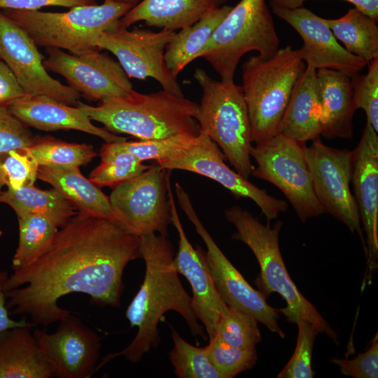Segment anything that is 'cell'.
Here are the masks:
<instances>
[{
	"instance_id": "obj_1",
	"label": "cell",
	"mask_w": 378,
	"mask_h": 378,
	"mask_svg": "<svg viewBox=\"0 0 378 378\" xmlns=\"http://www.w3.org/2000/svg\"><path fill=\"white\" fill-rule=\"evenodd\" d=\"M141 258L139 236L116 220L79 211L46 246L13 270L4 284L6 306L10 314L25 315L45 328L71 313L58 304L70 293L118 307L125 268Z\"/></svg>"
},
{
	"instance_id": "obj_2",
	"label": "cell",
	"mask_w": 378,
	"mask_h": 378,
	"mask_svg": "<svg viewBox=\"0 0 378 378\" xmlns=\"http://www.w3.org/2000/svg\"><path fill=\"white\" fill-rule=\"evenodd\" d=\"M140 237L141 255L145 262L143 283L130 303L125 316L131 327L137 328L132 342L122 350L106 355L99 363L97 371L106 363L124 356L132 363L160 342L158 325L168 311H175L186 321L193 336L206 338L204 326L197 321L192 303L175 270L174 249L167 235L150 233Z\"/></svg>"
},
{
	"instance_id": "obj_3",
	"label": "cell",
	"mask_w": 378,
	"mask_h": 378,
	"mask_svg": "<svg viewBox=\"0 0 378 378\" xmlns=\"http://www.w3.org/2000/svg\"><path fill=\"white\" fill-rule=\"evenodd\" d=\"M77 106L108 131L140 140L178 134L197 136L200 133L195 119L199 104L164 89L148 94L132 90L126 96L105 99L96 106L80 101Z\"/></svg>"
},
{
	"instance_id": "obj_4",
	"label": "cell",
	"mask_w": 378,
	"mask_h": 378,
	"mask_svg": "<svg viewBox=\"0 0 378 378\" xmlns=\"http://www.w3.org/2000/svg\"><path fill=\"white\" fill-rule=\"evenodd\" d=\"M225 218L237 229L232 238L246 244L255 255L260 266L255 283L265 297L278 293L285 300L286 306L278 309L286 320L296 323L304 319L314 325L319 332L325 333L339 344V336L322 317L316 307L297 288L289 276L282 258L279 235L282 227L281 220L272 227L262 223L248 211L239 206L227 209Z\"/></svg>"
},
{
	"instance_id": "obj_5",
	"label": "cell",
	"mask_w": 378,
	"mask_h": 378,
	"mask_svg": "<svg viewBox=\"0 0 378 378\" xmlns=\"http://www.w3.org/2000/svg\"><path fill=\"white\" fill-rule=\"evenodd\" d=\"M306 68L299 49L287 46L270 58L250 56L244 62L241 88L255 144L278 133L293 88Z\"/></svg>"
},
{
	"instance_id": "obj_6",
	"label": "cell",
	"mask_w": 378,
	"mask_h": 378,
	"mask_svg": "<svg viewBox=\"0 0 378 378\" xmlns=\"http://www.w3.org/2000/svg\"><path fill=\"white\" fill-rule=\"evenodd\" d=\"M134 6L113 0L71 8L62 13L3 9L38 46L80 55L97 48L100 35L116 26Z\"/></svg>"
},
{
	"instance_id": "obj_7",
	"label": "cell",
	"mask_w": 378,
	"mask_h": 378,
	"mask_svg": "<svg viewBox=\"0 0 378 378\" xmlns=\"http://www.w3.org/2000/svg\"><path fill=\"white\" fill-rule=\"evenodd\" d=\"M193 77L202 90L195 119L200 132L221 150L235 171L248 179L253 166L248 110L241 86L232 81L218 80L202 68Z\"/></svg>"
},
{
	"instance_id": "obj_8",
	"label": "cell",
	"mask_w": 378,
	"mask_h": 378,
	"mask_svg": "<svg viewBox=\"0 0 378 378\" xmlns=\"http://www.w3.org/2000/svg\"><path fill=\"white\" fill-rule=\"evenodd\" d=\"M279 38L265 0H240L232 7L200 52L225 81L234 80L237 65L254 50L270 58L279 50Z\"/></svg>"
},
{
	"instance_id": "obj_9",
	"label": "cell",
	"mask_w": 378,
	"mask_h": 378,
	"mask_svg": "<svg viewBox=\"0 0 378 378\" xmlns=\"http://www.w3.org/2000/svg\"><path fill=\"white\" fill-rule=\"evenodd\" d=\"M305 146L277 133L250 150L257 163L251 175L276 186L302 223L326 213L314 190Z\"/></svg>"
},
{
	"instance_id": "obj_10",
	"label": "cell",
	"mask_w": 378,
	"mask_h": 378,
	"mask_svg": "<svg viewBox=\"0 0 378 378\" xmlns=\"http://www.w3.org/2000/svg\"><path fill=\"white\" fill-rule=\"evenodd\" d=\"M175 191L181 209L193 224L206 246V262L214 285L223 302L229 307L252 316L280 337H286V333L277 323L279 309L270 306L266 302L265 295L254 289L226 258L199 219L189 195L178 183H175Z\"/></svg>"
},
{
	"instance_id": "obj_11",
	"label": "cell",
	"mask_w": 378,
	"mask_h": 378,
	"mask_svg": "<svg viewBox=\"0 0 378 378\" xmlns=\"http://www.w3.org/2000/svg\"><path fill=\"white\" fill-rule=\"evenodd\" d=\"M167 173L155 162L113 188L108 198L115 219L130 232L139 237L150 233L167 235L171 213Z\"/></svg>"
},
{
	"instance_id": "obj_12",
	"label": "cell",
	"mask_w": 378,
	"mask_h": 378,
	"mask_svg": "<svg viewBox=\"0 0 378 378\" xmlns=\"http://www.w3.org/2000/svg\"><path fill=\"white\" fill-rule=\"evenodd\" d=\"M175 33L167 29L129 30L120 20L116 26L100 35L96 46L99 50L111 52L130 78H152L162 89L184 96L177 78L171 74L164 62L166 46Z\"/></svg>"
},
{
	"instance_id": "obj_13",
	"label": "cell",
	"mask_w": 378,
	"mask_h": 378,
	"mask_svg": "<svg viewBox=\"0 0 378 378\" xmlns=\"http://www.w3.org/2000/svg\"><path fill=\"white\" fill-rule=\"evenodd\" d=\"M304 153L315 195L325 212L356 232L365 250L358 208L349 187L351 151L328 146L319 137L305 146Z\"/></svg>"
},
{
	"instance_id": "obj_14",
	"label": "cell",
	"mask_w": 378,
	"mask_h": 378,
	"mask_svg": "<svg viewBox=\"0 0 378 378\" xmlns=\"http://www.w3.org/2000/svg\"><path fill=\"white\" fill-rule=\"evenodd\" d=\"M43 65L63 76L69 85L92 101L127 95L133 89L130 78L118 61L94 49L76 55L48 48Z\"/></svg>"
},
{
	"instance_id": "obj_15",
	"label": "cell",
	"mask_w": 378,
	"mask_h": 378,
	"mask_svg": "<svg viewBox=\"0 0 378 378\" xmlns=\"http://www.w3.org/2000/svg\"><path fill=\"white\" fill-rule=\"evenodd\" d=\"M0 59L13 73L26 94L52 97L77 106L81 95L55 79L43 65L45 57L29 35L0 10Z\"/></svg>"
},
{
	"instance_id": "obj_16",
	"label": "cell",
	"mask_w": 378,
	"mask_h": 378,
	"mask_svg": "<svg viewBox=\"0 0 378 378\" xmlns=\"http://www.w3.org/2000/svg\"><path fill=\"white\" fill-rule=\"evenodd\" d=\"M56 330H33L36 342L57 378H89L100 358L98 334L71 313L58 321Z\"/></svg>"
},
{
	"instance_id": "obj_17",
	"label": "cell",
	"mask_w": 378,
	"mask_h": 378,
	"mask_svg": "<svg viewBox=\"0 0 378 378\" xmlns=\"http://www.w3.org/2000/svg\"><path fill=\"white\" fill-rule=\"evenodd\" d=\"M224 154L204 133L200 132L197 144L180 157L156 162L164 169H180L198 174L218 182L237 197L253 200L265 215L267 223L288 209V203L260 189L225 163Z\"/></svg>"
},
{
	"instance_id": "obj_18",
	"label": "cell",
	"mask_w": 378,
	"mask_h": 378,
	"mask_svg": "<svg viewBox=\"0 0 378 378\" xmlns=\"http://www.w3.org/2000/svg\"><path fill=\"white\" fill-rule=\"evenodd\" d=\"M170 171L167 173V191L171 213V223L178 235V249L173 265L191 286L192 303L195 314L206 329L209 340L215 336V330L221 312L227 306L218 293L211 278L205 253L199 246L195 248L189 241L180 221L170 182Z\"/></svg>"
},
{
	"instance_id": "obj_19",
	"label": "cell",
	"mask_w": 378,
	"mask_h": 378,
	"mask_svg": "<svg viewBox=\"0 0 378 378\" xmlns=\"http://www.w3.org/2000/svg\"><path fill=\"white\" fill-rule=\"evenodd\" d=\"M272 11L292 27L300 36V48L306 66L315 69H329L349 76L359 74L368 62L341 46L321 18L305 7L290 9L272 6Z\"/></svg>"
},
{
	"instance_id": "obj_20",
	"label": "cell",
	"mask_w": 378,
	"mask_h": 378,
	"mask_svg": "<svg viewBox=\"0 0 378 378\" xmlns=\"http://www.w3.org/2000/svg\"><path fill=\"white\" fill-rule=\"evenodd\" d=\"M366 121L362 136L351 154V182L365 234L369 276L378 259V136Z\"/></svg>"
},
{
	"instance_id": "obj_21",
	"label": "cell",
	"mask_w": 378,
	"mask_h": 378,
	"mask_svg": "<svg viewBox=\"0 0 378 378\" xmlns=\"http://www.w3.org/2000/svg\"><path fill=\"white\" fill-rule=\"evenodd\" d=\"M7 106L28 127L40 130H74L98 136L105 143L126 141L125 137L94 125L78 106L69 105L46 95L25 94Z\"/></svg>"
},
{
	"instance_id": "obj_22",
	"label": "cell",
	"mask_w": 378,
	"mask_h": 378,
	"mask_svg": "<svg viewBox=\"0 0 378 378\" xmlns=\"http://www.w3.org/2000/svg\"><path fill=\"white\" fill-rule=\"evenodd\" d=\"M323 131L316 69L306 66L297 80L278 133L300 143L319 138Z\"/></svg>"
},
{
	"instance_id": "obj_23",
	"label": "cell",
	"mask_w": 378,
	"mask_h": 378,
	"mask_svg": "<svg viewBox=\"0 0 378 378\" xmlns=\"http://www.w3.org/2000/svg\"><path fill=\"white\" fill-rule=\"evenodd\" d=\"M316 78L322 113L321 135L328 139H351L356 111L350 76L338 71L321 69L316 70Z\"/></svg>"
},
{
	"instance_id": "obj_24",
	"label": "cell",
	"mask_w": 378,
	"mask_h": 378,
	"mask_svg": "<svg viewBox=\"0 0 378 378\" xmlns=\"http://www.w3.org/2000/svg\"><path fill=\"white\" fill-rule=\"evenodd\" d=\"M226 0H141L120 19L125 27L144 22L149 27L176 31L190 26Z\"/></svg>"
},
{
	"instance_id": "obj_25",
	"label": "cell",
	"mask_w": 378,
	"mask_h": 378,
	"mask_svg": "<svg viewBox=\"0 0 378 378\" xmlns=\"http://www.w3.org/2000/svg\"><path fill=\"white\" fill-rule=\"evenodd\" d=\"M17 326L0 333V378H50L52 368L31 330Z\"/></svg>"
},
{
	"instance_id": "obj_26",
	"label": "cell",
	"mask_w": 378,
	"mask_h": 378,
	"mask_svg": "<svg viewBox=\"0 0 378 378\" xmlns=\"http://www.w3.org/2000/svg\"><path fill=\"white\" fill-rule=\"evenodd\" d=\"M37 178L59 190L78 211L115 220L108 197L89 178L85 177L79 167L39 166Z\"/></svg>"
},
{
	"instance_id": "obj_27",
	"label": "cell",
	"mask_w": 378,
	"mask_h": 378,
	"mask_svg": "<svg viewBox=\"0 0 378 378\" xmlns=\"http://www.w3.org/2000/svg\"><path fill=\"white\" fill-rule=\"evenodd\" d=\"M232 6L223 5L216 8L195 23L179 29L167 45L164 62L171 74H178L193 60L198 59L215 29L227 15Z\"/></svg>"
},
{
	"instance_id": "obj_28",
	"label": "cell",
	"mask_w": 378,
	"mask_h": 378,
	"mask_svg": "<svg viewBox=\"0 0 378 378\" xmlns=\"http://www.w3.org/2000/svg\"><path fill=\"white\" fill-rule=\"evenodd\" d=\"M0 203L10 206L17 217L34 214L44 216L59 228L76 214V208L56 188L41 190L34 185L0 192Z\"/></svg>"
},
{
	"instance_id": "obj_29",
	"label": "cell",
	"mask_w": 378,
	"mask_h": 378,
	"mask_svg": "<svg viewBox=\"0 0 378 378\" xmlns=\"http://www.w3.org/2000/svg\"><path fill=\"white\" fill-rule=\"evenodd\" d=\"M349 52L368 62L378 57L377 22L354 7L337 19L323 18Z\"/></svg>"
},
{
	"instance_id": "obj_30",
	"label": "cell",
	"mask_w": 378,
	"mask_h": 378,
	"mask_svg": "<svg viewBox=\"0 0 378 378\" xmlns=\"http://www.w3.org/2000/svg\"><path fill=\"white\" fill-rule=\"evenodd\" d=\"M99 156V164L91 172L88 178L99 188L107 186L113 189L121 183L138 176L149 167L124 150L119 142L103 144Z\"/></svg>"
},
{
	"instance_id": "obj_31",
	"label": "cell",
	"mask_w": 378,
	"mask_h": 378,
	"mask_svg": "<svg viewBox=\"0 0 378 378\" xmlns=\"http://www.w3.org/2000/svg\"><path fill=\"white\" fill-rule=\"evenodd\" d=\"M39 166L69 168L79 167L91 162L97 155L93 146L42 138L25 148Z\"/></svg>"
},
{
	"instance_id": "obj_32",
	"label": "cell",
	"mask_w": 378,
	"mask_h": 378,
	"mask_svg": "<svg viewBox=\"0 0 378 378\" xmlns=\"http://www.w3.org/2000/svg\"><path fill=\"white\" fill-rule=\"evenodd\" d=\"M19 239L12 258L15 270L24 265L55 236L59 227L47 218L34 214L18 217Z\"/></svg>"
},
{
	"instance_id": "obj_33",
	"label": "cell",
	"mask_w": 378,
	"mask_h": 378,
	"mask_svg": "<svg viewBox=\"0 0 378 378\" xmlns=\"http://www.w3.org/2000/svg\"><path fill=\"white\" fill-rule=\"evenodd\" d=\"M171 330L174 346L168 356L178 378H220L209 358L206 346L192 345L173 328Z\"/></svg>"
},
{
	"instance_id": "obj_34",
	"label": "cell",
	"mask_w": 378,
	"mask_h": 378,
	"mask_svg": "<svg viewBox=\"0 0 378 378\" xmlns=\"http://www.w3.org/2000/svg\"><path fill=\"white\" fill-rule=\"evenodd\" d=\"M258 323L252 316L227 305L218 318L214 337L232 346L255 347L261 340Z\"/></svg>"
},
{
	"instance_id": "obj_35",
	"label": "cell",
	"mask_w": 378,
	"mask_h": 378,
	"mask_svg": "<svg viewBox=\"0 0 378 378\" xmlns=\"http://www.w3.org/2000/svg\"><path fill=\"white\" fill-rule=\"evenodd\" d=\"M199 139L200 134L197 136L178 134L153 140L124 141L119 144L124 150L142 162H161L181 156L195 146Z\"/></svg>"
},
{
	"instance_id": "obj_36",
	"label": "cell",
	"mask_w": 378,
	"mask_h": 378,
	"mask_svg": "<svg viewBox=\"0 0 378 378\" xmlns=\"http://www.w3.org/2000/svg\"><path fill=\"white\" fill-rule=\"evenodd\" d=\"M207 355L220 378H232L251 369L255 364V347L241 348L230 346L216 337L206 346Z\"/></svg>"
},
{
	"instance_id": "obj_37",
	"label": "cell",
	"mask_w": 378,
	"mask_h": 378,
	"mask_svg": "<svg viewBox=\"0 0 378 378\" xmlns=\"http://www.w3.org/2000/svg\"><path fill=\"white\" fill-rule=\"evenodd\" d=\"M365 74L351 76L353 106L363 109L367 120L378 132V57L368 62Z\"/></svg>"
},
{
	"instance_id": "obj_38",
	"label": "cell",
	"mask_w": 378,
	"mask_h": 378,
	"mask_svg": "<svg viewBox=\"0 0 378 378\" xmlns=\"http://www.w3.org/2000/svg\"><path fill=\"white\" fill-rule=\"evenodd\" d=\"M297 343L289 361L279 373L278 378H312V357L315 339L318 330L311 323L299 320Z\"/></svg>"
},
{
	"instance_id": "obj_39",
	"label": "cell",
	"mask_w": 378,
	"mask_h": 378,
	"mask_svg": "<svg viewBox=\"0 0 378 378\" xmlns=\"http://www.w3.org/2000/svg\"><path fill=\"white\" fill-rule=\"evenodd\" d=\"M38 167L25 149L10 150L0 155V175L7 188L16 190L34 185Z\"/></svg>"
},
{
	"instance_id": "obj_40",
	"label": "cell",
	"mask_w": 378,
	"mask_h": 378,
	"mask_svg": "<svg viewBox=\"0 0 378 378\" xmlns=\"http://www.w3.org/2000/svg\"><path fill=\"white\" fill-rule=\"evenodd\" d=\"M36 139L28 126L6 105H0V155L10 150H23Z\"/></svg>"
},
{
	"instance_id": "obj_41",
	"label": "cell",
	"mask_w": 378,
	"mask_h": 378,
	"mask_svg": "<svg viewBox=\"0 0 378 378\" xmlns=\"http://www.w3.org/2000/svg\"><path fill=\"white\" fill-rule=\"evenodd\" d=\"M330 363L340 367L342 374L353 378L378 377V337H373L369 349L353 359L334 357Z\"/></svg>"
},
{
	"instance_id": "obj_42",
	"label": "cell",
	"mask_w": 378,
	"mask_h": 378,
	"mask_svg": "<svg viewBox=\"0 0 378 378\" xmlns=\"http://www.w3.org/2000/svg\"><path fill=\"white\" fill-rule=\"evenodd\" d=\"M96 4V0H0V8L36 10L50 6L71 8Z\"/></svg>"
},
{
	"instance_id": "obj_43",
	"label": "cell",
	"mask_w": 378,
	"mask_h": 378,
	"mask_svg": "<svg viewBox=\"0 0 378 378\" xmlns=\"http://www.w3.org/2000/svg\"><path fill=\"white\" fill-rule=\"evenodd\" d=\"M25 93L8 65L0 59V105L9 103Z\"/></svg>"
},
{
	"instance_id": "obj_44",
	"label": "cell",
	"mask_w": 378,
	"mask_h": 378,
	"mask_svg": "<svg viewBox=\"0 0 378 378\" xmlns=\"http://www.w3.org/2000/svg\"><path fill=\"white\" fill-rule=\"evenodd\" d=\"M309 0H270V6L286 8H297L303 6ZM352 4L355 8L368 15L375 22H378V0H342Z\"/></svg>"
},
{
	"instance_id": "obj_45",
	"label": "cell",
	"mask_w": 378,
	"mask_h": 378,
	"mask_svg": "<svg viewBox=\"0 0 378 378\" xmlns=\"http://www.w3.org/2000/svg\"><path fill=\"white\" fill-rule=\"evenodd\" d=\"M8 275L6 271L0 270V333L11 328L31 323L26 318H22L20 321H15L10 317V312L6 306V296L4 290V284Z\"/></svg>"
},
{
	"instance_id": "obj_46",
	"label": "cell",
	"mask_w": 378,
	"mask_h": 378,
	"mask_svg": "<svg viewBox=\"0 0 378 378\" xmlns=\"http://www.w3.org/2000/svg\"><path fill=\"white\" fill-rule=\"evenodd\" d=\"M113 1L127 3V4H130L133 5V6H135L136 4H137L141 0H113Z\"/></svg>"
},
{
	"instance_id": "obj_47",
	"label": "cell",
	"mask_w": 378,
	"mask_h": 378,
	"mask_svg": "<svg viewBox=\"0 0 378 378\" xmlns=\"http://www.w3.org/2000/svg\"><path fill=\"white\" fill-rule=\"evenodd\" d=\"M4 186H5L4 182L0 175V192L2 191L1 189Z\"/></svg>"
},
{
	"instance_id": "obj_48",
	"label": "cell",
	"mask_w": 378,
	"mask_h": 378,
	"mask_svg": "<svg viewBox=\"0 0 378 378\" xmlns=\"http://www.w3.org/2000/svg\"><path fill=\"white\" fill-rule=\"evenodd\" d=\"M3 235V232L2 230L0 229V238L2 237Z\"/></svg>"
}]
</instances>
